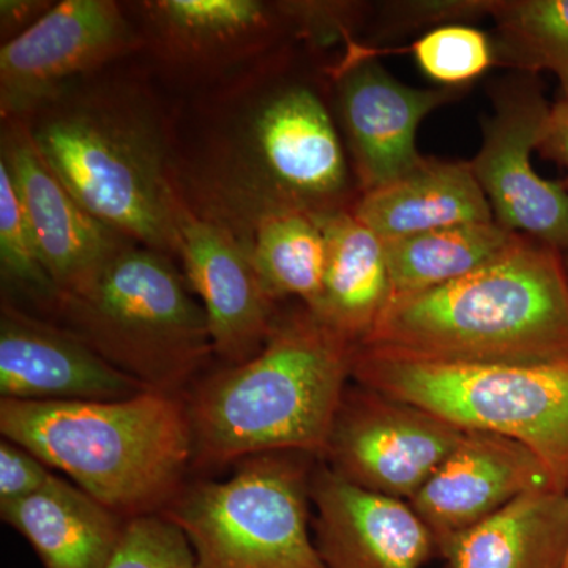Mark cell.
Masks as SVG:
<instances>
[{"mask_svg":"<svg viewBox=\"0 0 568 568\" xmlns=\"http://www.w3.org/2000/svg\"><path fill=\"white\" fill-rule=\"evenodd\" d=\"M233 82L205 108L193 159H175L183 200L219 223L353 211L361 192L323 81L282 48Z\"/></svg>","mask_w":568,"mask_h":568,"instance_id":"cell-1","label":"cell"},{"mask_svg":"<svg viewBox=\"0 0 568 568\" xmlns=\"http://www.w3.org/2000/svg\"><path fill=\"white\" fill-rule=\"evenodd\" d=\"M357 346L305 305L280 310L260 353L220 366L186 390L193 469L265 454L323 458Z\"/></svg>","mask_w":568,"mask_h":568,"instance_id":"cell-2","label":"cell"},{"mask_svg":"<svg viewBox=\"0 0 568 568\" xmlns=\"http://www.w3.org/2000/svg\"><path fill=\"white\" fill-rule=\"evenodd\" d=\"M93 77L22 122L85 211L134 244L179 257L182 197L162 115L140 85Z\"/></svg>","mask_w":568,"mask_h":568,"instance_id":"cell-3","label":"cell"},{"mask_svg":"<svg viewBox=\"0 0 568 568\" xmlns=\"http://www.w3.org/2000/svg\"><path fill=\"white\" fill-rule=\"evenodd\" d=\"M358 346L444 364H567L564 254L521 235L474 274L394 298Z\"/></svg>","mask_w":568,"mask_h":568,"instance_id":"cell-4","label":"cell"},{"mask_svg":"<svg viewBox=\"0 0 568 568\" xmlns=\"http://www.w3.org/2000/svg\"><path fill=\"white\" fill-rule=\"evenodd\" d=\"M0 435L126 521L163 514L193 469L185 395L144 390L114 402L2 398Z\"/></svg>","mask_w":568,"mask_h":568,"instance_id":"cell-5","label":"cell"},{"mask_svg":"<svg viewBox=\"0 0 568 568\" xmlns=\"http://www.w3.org/2000/svg\"><path fill=\"white\" fill-rule=\"evenodd\" d=\"M52 321L148 390L185 395L213 354L203 306L173 257L126 245Z\"/></svg>","mask_w":568,"mask_h":568,"instance_id":"cell-6","label":"cell"},{"mask_svg":"<svg viewBox=\"0 0 568 568\" xmlns=\"http://www.w3.org/2000/svg\"><path fill=\"white\" fill-rule=\"evenodd\" d=\"M353 383L465 432L521 444L547 467L555 487L568 491V362L444 364L357 346Z\"/></svg>","mask_w":568,"mask_h":568,"instance_id":"cell-7","label":"cell"},{"mask_svg":"<svg viewBox=\"0 0 568 568\" xmlns=\"http://www.w3.org/2000/svg\"><path fill=\"white\" fill-rule=\"evenodd\" d=\"M305 457L242 459L223 480L185 484L160 515L185 534L196 568H325L310 530Z\"/></svg>","mask_w":568,"mask_h":568,"instance_id":"cell-8","label":"cell"},{"mask_svg":"<svg viewBox=\"0 0 568 568\" xmlns=\"http://www.w3.org/2000/svg\"><path fill=\"white\" fill-rule=\"evenodd\" d=\"M493 112L481 121V145L470 160L493 219L510 233L568 253V190L532 166L551 106L536 74L517 73L489 89Z\"/></svg>","mask_w":568,"mask_h":568,"instance_id":"cell-9","label":"cell"},{"mask_svg":"<svg viewBox=\"0 0 568 568\" xmlns=\"http://www.w3.org/2000/svg\"><path fill=\"white\" fill-rule=\"evenodd\" d=\"M465 433L428 410L353 384L321 459L355 487L409 503Z\"/></svg>","mask_w":568,"mask_h":568,"instance_id":"cell-10","label":"cell"},{"mask_svg":"<svg viewBox=\"0 0 568 568\" xmlns=\"http://www.w3.org/2000/svg\"><path fill=\"white\" fill-rule=\"evenodd\" d=\"M334 85L336 123L361 194L398 181L424 163L417 130L426 115L455 102L466 89H417L392 77L376 48L349 44L325 67Z\"/></svg>","mask_w":568,"mask_h":568,"instance_id":"cell-11","label":"cell"},{"mask_svg":"<svg viewBox=\"0 0 568 568\" xmlns=\"http://www.w3.org/2000/svg\"><path fill=\"white\" fill-rule=\"evenodd\" d=\"M142 48L121 3L62 0L0 48L2 119L28 121L74 82Z\"/></svg>","mask_w":568,"mask_h":568,"instance_id":"cell-12","label":"cell"},{"mask_svg":"<svg viewBox=\"0 0 568 568\" xmlns=\"http://www.w3.org/2000/svg\"><path fill=\"white\" fill-rule=\"evenodd\" d=\"M0 163L10 175L59 295L84 290L126 245L134 244L74 200L41 159L26 122L2 119Z\"/></svg>","mask_w":568,"mask_h":568,"instance_id":"cell-13","label":"cell"},{"mask_svg":"<svg viewBox=\"0 0 568 568\" xmlns=\"http://www.w3.org/2000/svg\"><path fill=\"white\" fill-rule=\"evenodd\" d=\"M178 227L179 260L207 317L213 353L223 365L244 364L267 343L278 302L267 293L230 230L194 211L183 197Z\"/></svg>","mask_w":568,"mask_h":568,"instance_id":"cell-14","label":"cell"},{"mask_svg":"<svg viewBox=\"0 0 568 568\" xmlns=\"http://www.w3.org/2000/svg\"><path fill=\"white\" fill-rule=\"evenodd\" d=\"M130 9L140 20L142 47L164 65L196 73L244 70L291 37L276 2L145 0Z\"/></svg>","mask_w":568,"mask_h":568,"instance_id":"cell-15","label":"cell"},{"mask_svg":"<svg viewBox=\"0 0 568 568\" xmlns=\"http://www.w3.org/2000/svg\"><path fill=\"white\" fill-rule=\"evenodd\" d=\"M148 390L54 321L0 305V395L18 402H114Z\"/></svg>","mask_w":568,"mask_h":568,"instance_id":"cell-16","label":"cell"},{"mask_svg":"<svg viewBox=\"0 0 568 568\" xmlns=\"http://www.w3.org/2000/svg\"><path fill=\"white\" fill-rule=\"evenodd\" d=\"M310 497L325 568H424L437 551L410 503L355 487L324 463L312 473Z\"/></svg>","mask_w":568,"mask_h":568,"instance_id":"cell-17","label":"cell"},{"mask_svg":"<svg viewBox=\"0 0 568 568\" xmlns=\"http://www.w3.org/2000/svg\"><path fill=\"white\" fill-rule=\"evenodd\" d=\"M545 487L555 484L528 448L507 437L466 432L409 503L439 545Z\"/></svg>","mask_w":568,"mask_h":568,"instance_id":"cell-18","label":"cell"},{"mask_svg":"<svg viewBox=\"0 0 568 568\" xmlns=\"http://www.w3.org/2000/svg\"><path fill=\"white\" fill-rule=\"evenodd\" d=\"M0 517L29 541L44 568L110 567L126 526L55 474L36 495L0 506Z\"/></svg>","mask_w":568,"mask_h":568,"instance_id":"cell-19","label":"cell"},{"mask_svg":"<svg viewBox=\"0 0 568 568\" xmlns=\"http://www.w3.org/2000/svg\"><path fill=\"white\" fill-rule=\"evenodd\" d=\"M351 212L384 242L495 220L470 162L426 156L413 173L361 194Z\"/></svg>","mask_w":568,"mask_h":568,"instance_id":"cell-20","label":"cell"},{"mask_svg":"<svg viewBox=\"0 0 568 568\" xmlns=\"http://www.w3.org/2000/svg\"><path fill=\"white\" fill-rule=\"evenodd\" d=\"M446 568H564L568 558V491L555 487L519 496L437 545Z\"/></svg>","mask_w":568,"mask_h":568,"instance_id":"cell-21","label":"cell"},{"mask_svg":"<svg viewBox=\"0 0 568 568\" xmlns=\"http://www.w3.org/2000/svg\"><path fill=\"white\" fill-rule=\"evenodd\" d=\"M317 219L325 235V271L313 313L361 345L394 298L386 246L351 211Z\"/></svg>","mask_w":568,"mask_h":568,"instance_id":"cell-22","label":"cell"},{"mask_svg":"<svg viewBox=\"0 0 568 568\" xmlns=\"http://www.w3.org/2000/svg\"><path fill=\"white\" fill-rule=\"evenodd\" d=\"M220 224L245 250L275 302L293 297L315 312L325 271V235L316 215L272 209Z\"/></svg>","mask_w":568,"mask_h":568,"instance_id":"cell-23","label":"cell"},{"mask_svg":"<svg viewBox=\"0 0 568 568\" xmlns=\"http://www.w3.org/2000/svg\"><path fill=\"white\" fill-rule=\"evenodd\" d=\"M519 237L493 220L384 242L392 294L396 298L425 293L474 274L507 253Z\"/></svg>","mask_w":568,"mask_h":568,"instance_id":"cell-24","label":"cell"},{"mask_svg":"<svg viewBox=\"0 0 568 568\" xmlns=\"http://www.w3.org/2000/svg\"><path fill=\"white\" fill-rule=\"evenodd\" d=\"M496 65L549 71L568 97V0H495Z\"/></svg>","mask_w":568,"mask_h":568,"instance_id":"cell-25","label":"cell"},{"mask_svg":"<svg viewBox=\"0 0 568 568\" xmlns=\"http://www.w3.org/2000/svg\"><path fill=\"white\" fill-rule=\"evenodd\" d=\"M0 272L3 286L24 295L40 312L50 316L59 298V290L47 267L36 235L6 166L0 163Z\"/></svg>","mask_w":568,"mask_h":568,"instance_id":"cell-26","label":"cell"},{"mask_svg":"<svg viewBox=\"0 0 568 568\" xmlns=\"http://www.w3.org/2000/svg\"><path fill=\"white\" fill-rule=\"evenodd\" d=\"M414 61L439 88L466 89L496 65L493 37L473 24L433 29L410 47Z\"/></svg>","mask_w":568,"mask_h":568,"instance_id":"cell-27","label":"cell"},{"mask_svg":"<svg viewBox=\"0 0 568 568\" xmlns=\"http://www.w3.org/2000/svg\"><path fill=\"white\" fill-rule=\"evenodd\" d=\"M291 39L304 41L315 54L355 43V33L368 21L372 3L353 0H278Z\"/></svg>","mask_w":568,"mask_h":568,"instance_id":"cell-28","label":"cell"},{"mask_svg":"<svg viewBox=\"0 0 568 568\" xmlns=\"http://www.w3.org/2000/svg\"><path fill=\"white\" fill-rule=\"evenodd\" d=\"M376 6L372 41L386 43L443 26L473 24L491 17L495 0H388Z\"/></svg>","mask_w":568,"mask_h":568,"instance_id":"cell-29","label":"cell"},{"mask_svg":"<svg viewBox=\"0 0 568 568\" xmlns=\"http://www.w3.org/2000/svg\"><path fill=\"white\" fill-rule=\"evenodd\" d=\"M108 568H196L185 534L163 515L129 519Z\"/></svg>","mask_w":568,"mask_h":568,"instance_id":"cell-30","label":"cell"},{"mask_svg":"<svg viewBox=\"0 0 568 568\" xmlns=\"http://www.w3.org/2000/svg\"><path fill=\"white\" fill-rule=\"evenodd\" d=\"M54 473L28 448L2 437L0 439V506L36 495Z\"/></svg>","mask_w":568,"mask_h":568,"instance_id":"cell-31","label":"cell"},{"mask_svg":"<svg viewBox=\"0 0 568 568\" xmlns=\"http://www.w3.org/2000/svg\"><path fill=\"white\" fill-rule=\"evenodd\" d=\"M58 2L51 0H2L0 2V37L2 44L18 39L43 20Z\"/></svg>","mask_w":568,"mask_h":568,"instance_id":"cell-32","label":"cell"},{"mask_svg":"<svg viewBox=\"0 0 568 568\" xmlns=\"http://www.w3.org/2000/svg\"><path fill=\"white\" fill-rule=\"evenodd\" d=\"M537 151L545 159L552 160L566 168L568 173V97H560L558 102L552 104ZM564 185L568 190V178Z\"/></svg>","mask_w":568,"mask_h":568,"instance_id":"cell-33","label":"cell"},{"mask_svg":"<svg viewBox=\"0 0 568 568\" xmlns=\"http://www.w3.org/2000/svg\"><path fill=\"white\" fill-rule=\"evenodd\" d=\"M564 264H566V271L568 275V253L564 254Z\"/></svg>","mask_w":568,"mask_h":568,"instance_id":"cell-34","label":"cell"},{"mask_svg":"<svg viewBox=\"0 0 568 568\" xmlns=\"http://www.w3.org/2000/svg\"><path fill=\"white\" fill-rule=\"evenodd\" d=\"M564 568H568V558H567L566 567H564Z\"/></svg>","mask_w":568,"mask_h":568,"instance_id":"cell-35","label":"cell"}]
</instances>
